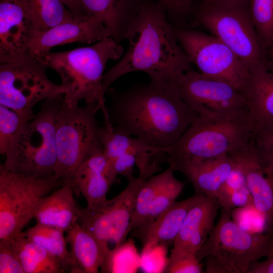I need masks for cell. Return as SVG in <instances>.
I'll return each instance as SVG.
<instances>
[{
  "mask_svg": "<svg viewBox=\"0 0 273 273\" xmlns=\"http://www.w3.org/2000/svg\"><path fill=\"white\" fill-rule=\"evenodd\" d=\"M271 233L250 232L221 209L217 223L197 252L199 261L206 260V273H247L251 265L265 256Z\"/></svg>",
  "mask_w": 273,
  "mask_h": 273,
  "instance_id": "obj_7",
  "label": "cell"
},
{
  "mask_svg": "<svg viewBox=\"0 0 273 273\" xmlns=\"http://www.w3.org/2000/svg\"><path fill=\"white\" fill-rule=\"evenodd\" d=\"M173 28L181 47L200 73L225 81L243 94L250 70L226 45L212 34Z\"/></svg>",
  "mask_w": 273,
  "mask_h": 273,
  "instance_id": "obj_11",
  "label": "cell"
},
{
  "mask_svg": "<svg viewBox=\"0 0 273 273\" xmlns=\"http://www.w3.org/2000/svg\"><path fill=\"white\" fill-rule=\"evenodd\" d=\"M25 273L65 272L59 261L46 249L21 232L12 240Z\"/></svg>",
  "mask_w": 273,
  "mask_h": 273,
  "instance_id": "obj_25",
  "label": "cell"
},
{
  "mask_svg": "<svg viewBox=\"0 0 273 273\" xmlns=\"http://www.w3.org/2000/svg\"><path fill=\"white\" fill-rule=\"evenodd\" d=\"M192 14L211 34L226 45L251 71L270 69L268 51L252 22L248 0H201Z\"/></svg>",
  "mask_w": 273,
  "mask_h": 273,
  "instance_id": "obj_5",
  "label": "cell"
},
{
  "mask_svg": "<svg viewBox=\"0 0 273 273\" xmlns=\"http://www.w3.org/2000/svg\"><path fill=\"white\" fill-rule=\"evenodd\" d=\"M229 154L244 173L254 208L263 217L266 232H273V180L264 173L252 140L247 146Z\"/></svg>",
  "mask_w": 273,
  "mask_h": 273,
  "instance_id": "obj_17",
  "label": "cell"
},
{
  "mask_svg": "<svg viewBox=\"0 0 273 273\" xmlns=\"http://www.w3.org/2000/svg\"><path fill=\"white\" fill-rule=\"evenodd\" d=\"M72 186L64 183L43 198L35 210L36 223L67 232L78 222Z\"/></svg>",
  "mask_w": 273,
  "mask_h": 273,
  "instance_id": "obj_22",
  "label": "cell"
},
{
  "mask_svg": "<svg viewBox=\"0 0 273 273\" xmlns=\"http://www.w3.org/2000/svg\"><path fill=\"white\" fill-rule=\"evenodd\" d=\"M243 95L253 133L273 123V70L261 67L251 71Z\"/></svg>",
  "mask_w": 273,
  "mask_h": 273,
  "instance_id": "obj_21",
  "label": "cell"
},
{
  "mask_svg": "<svg viewBox=\"0 0 273 273\" xmlns=\"http://www.w3.org/2000/svg\"><path fill=\"white\" fill-rule=\"evenodd\" d=\"M165 8L169 19L186 18L192 13L194 0H157Z\"/></svg>",
  "mask_w": 273,
  "mask_h": 273,
  "instance_id": "obj_38",
  "label": "cell"
},
{
  "mask_svg": "<svg viewBox=\"0 0 273 273\" xmlns=\"http://www.w3.org/2000/svg\"><path fill=\"white\" fill-rule=\"evenodd\" d=\"M99 135L103 152L110 162L131 150L157 155L161 153L140 139L114 127L108 121H104V125L100 127Z\"/></svg>",
  "mask_w": 273,
  "mask_h": 273,
  "instance_id": "obj_27",
  "label": "cell"
},
{
  "mask_svg": "<svg viewBox=\"0 0 273 273\" xmlns=\"http://www.w3.org/2000/svg\"><path fill=\"white\" fill-rule=\"evenodd\" d=\"M234 165L232 157L225 154L202 162L183 165L175 170L186 176L195 193L216 197Z\"/></svg>",
  "mask_w": 273,
  "mask_h": 273,
  "instance_id": "obj_23",
  "label": "cell"
},
{
  "mask_svg": "<svg viewBox=\"0 0 273 273\" xmlns=\"http://www.w3.org/2000/svg\"><path fill=\"white\" fill-rule=\"evenodd\" d=\"M48 67L36 56L0 63V104L16 111L26 121L34 117L38 103L64 94L62 84L52 82Z\"/></svg>",
  "mask_w": 273,
  "mask_h": 273,
  "instance_id": "obj_9",
  "label": "cell"
},
{
  "mask_svg": "<svg viewBox=\"0 0 273 273\" xmlns=\"http://www.w3.org/2000/svg\"><path fill=\"white\" fill-rule=\"evenodd\" d=\"M174 171L169 166L163 172L152 175L142 184L137 194L129 233L138 230L145 224L155 197Z\"/></svg>",
  "mask_w": 273,
  "mask_h": 273,
  "instance_id": "obj_29",
  "label": "cell"
},
{
  "mask_svg": "<svg viewBox=\"0 0 273 273\" xmlns=\"http://www.w3.org/2000/svg\"><path fill=\"white\" fill-rule=\"evenodd\" d=\"M270 69L273 70V44L268 51Z\"/></svg>",
  "mask_w": 273,
  "mask_h": 273,
  "instance_id": "obj_41",
  "label": "cell"
},
{
  "mask_svg": "<svg viewBox=\"0 0 273 273\" xmlns=\"http://www.w3.org/2000/svg\"><path fill=\"white\" fill-rule=\"evenodd\" d=\"M136 165L139 171L138 177L128 181L127 187L116 197L107 199L105 207L111 229V251L123 243L129 234L138 193L144 181L159 170L156 157L144 156Z\"/></svg>",
  "mask_w": 273,
  "mask_h": 273,
  "instance_id": "obj_13",
  "label": "cell"
},
{
  "mask_svg": "<svg viewBox=\"0 0 273 273\" xmlns=\"http://www.w3.org/2000/svg\"><path fill=\"white\" fill-rule=\"evenodd\" d=\"M184 187V183L172 173L155 197L143 225L150 223L176 202Z\"/></svg>",
  "mask_w": 273,
  "mask_h": 273,
  "instance_id": "obj_32",
  "label": "cell"
},
{
  "mask_svg": "<svg viewBox=\"0 0 273 273\" xmlns=\"http://www.w3.org/2000/svg\"><path fill=\"white\" fill-rule=\"evenodd\" d=\"M216 198L221 209L228 212L236 208L254 207L253 199L247 185L220 194Z\"/></svg>",
  "mask_w": 273,
  "mask_h": 273,
  "instance_id": "obj_34",
  "label": "cell"
},
{
  "mask_svg": "<svg viewBox=\"0 0 273 273\" xmlns=\"http://www.w3.org/2000/svg\"><path fill=\"white\" fill-rule=\"evenodd\" d=\"M178 141L166 152L170 166L202 162L229 154L249 144L253 129L249 111L223 113L204 107Z\"/></svg>",
  "mask_w": 273,
  "mask_h": 273,
  "instance_id": "obj_3",
  "label": "cell"
},
{
  "mask_svg": "<svg viewBox=\"0 0 273 273\" xmlns=\"http://www.w3.org/2000/svg\"><path fill=\"white\" fill-rule=\"evenodd\" d=\"M64 96L42 102L39 112L19 131L1 167L29 176H54L57 159L56 119Z\"/></svg>",
  "mask_w": 273,
  "mask_h": 273,
  "instance_id": "obj_6",
  "label": "cell"
},
{
  "mask_svg": "<svg viewBox=\"0 0 273 273\" xmlns=\"http://www.w3.org/2000/svg\"><path fill=\"white\" fill-rule=\"evenodd\" d=\"M27 121L13 109L0 104L1 154H6L19 131Z\"/></svg>",
  "mask_w": 273,
  "mask_h": 273,
  "instance_id": "obj_33",
  "label": "cell"
},
{
  "mask_svg": "<svg viewBox=\"0 0 273 273\" xmlns=\"http://www.w3.org/2000/svg\"><path fill=\"white\" fill-rule=\"evenodd\" d=\"M248 3L253 24L268 51L273 44V0H248Z\"/></svg>",
  "mask_w": 273,
  "mask_h": 273,
  "instance_id": "obj_30",
  "label": "cell"
},
{
  "mask_svg": "<svg viewBox=\"0 0 273 273\" xmlns=\"http://www.w3.org/2000/svg\"><path fill=\"white\" fill-rule=\"evenodd\" d=\"M61 1L72 13L74 18H80L86 16L82 11L79 0Z\"/></svg>",
  "mask_w": 273,
  "mask_h": 273,
  "instance_id": "obj_40",
  "label": "cell"
},
{
  "mask_svg": "<svg viewBox=\"0 0 273 273\" xmlns=\"http://www.w3.org/2000/svg\"><path fill=\"white\" fill-rule=\"evenodd\" d=\"M117 177L102 148L84 159L74 172L71 185L74 192L84 197L87 205H92L107 199Z\"/></svg>",
  "mask_w": 273,
  "mask_h": 273,
  "instance_id": "obj_18",
  "label": "cell"
},
{
  "mask_svg": "<svg viewBox=\"0 0 273 273\" xmlns=\"http://www.w3.org/2000/svg\"><path fill=\"white\" fill-rule=\"evenodd\" d=\"M205 195L195 193L183 200L175 202L150 223L133 232L140 240L144 249L157 245L173 244L191 208Z\"/></svg>",
  "mask_w": 273,
  "mask_h": 273,
  "instance_id": "obj_20",
  "label": "cell"
},
{
  "mask_svg": "<svg viewBox=\"0 0 273 273\" xmlns=\"http://www.w3.org/2000/svg\"><path fill=\"white\" fill-rule=\"evenodd\" d=\"M110 103L103 114L115 127L166 153L198 115L183 98L174 81L151 80L105 93Z\"/></svg>",
  "mask_w": 273,
  "mask_h": 273,
  "instance_id": "obj_1",
  "label": "cell"
},
{
  "mask_svg": "<svg viewBox=\"0 0 273 273\" xmlns=\"http://www.w3.org/2000/svg\"><path fill=\"white\" fill-rule=\"evenodd\" d=\"M174 82L183 98L195 110L202 106L223 113L249 112L243 94L225 81L191 70Z\"/></svg>",
  "mask_w": 273,
  "mask_h": 273,
  "instance_id": "obj_12",
  "label": "cell"
},
{
  "mask_svg": "<svg viewBox=\"0 0 273 273\" xmlns=\"http://www.w3.org/2000/svg\"><path fill=\"white\" fill-rule=\"evenodd\" d=\"M66 232L72 263L70 272H99L105 257L96 238L78 222Z\"/></svg>",
  "mask_w": 273,
  "mask_h": 273,
  "instance_id": "obj_24",
  "label": "cell"
},
{
  "mask_svg": "<svg viewBox=\"0 0 273 273\" xmlns=\"http://www.w3.org/2000/svg\"><path fill=\"white\" fill-rule=\"evenodd\" d=\"M0 273H25L12 240L0 241Z\"/></svg>",
  "mask_w": 273,
  "mask_h": 273,
  "instance_id": "obj_35",
  "label": "cell"
},
{
  "mask_svg": "<svg viewBox=\"0 0 273 273\" xmlns=\"http://www.w3.org/2000/svg\"><path fill=\"white\" fill-rule=\"evenodd\" d=\"M64 233L61 230L37 223L24 232L28 239L41 246L56 258L65 272H70L72 259Z\"/></svg>",
  "mask_w": 273,
  "mask_h": 273,
  "instance_id": "obj_28",
  "label": "cell"
},
{
  "mask_svg": "<svg viewBox=\"0 0 273 273\" xmlns=\"http://www.w3.org/2000/svg\"><path fill=\"white\" fill-rule=\"evenodd\" d=\"M147 0H79L86 16L103 22L110 37L119 43L126 39L138 14Z\"/></svg>",
  "mask_w": 273,
  "mask_h": 273,
  "instance_id": "obj_19",
  "label": "cell"
},
{
  "mask_svg": "<svg viewBox=\"0 0 273 273\" xmlns=\"http://www.w3.org/2000/svg\"><path fill=\"white\" fill-rule=\"evenodd\" d=\"M126 39V52L104 74L105 93L115 80L131 72H145L151 80L174 81L192 70V63L178 42L166 11L157 0L144 3Z\"/></svg>",
  "mask_w": 273,
  "mask_h": 273,
  "instance_id": "obj_2",
  "label": "cell"
},
{
  "mask_svg": "<svg viewBox=\"0 0 273 273\" xmlns=\"http://www.w3.org/2000/svg\"><path fill=\"white\" fill-rule=\"evenodd\" d=\"M219 208L217 198L209 196L191 208L173 243L167 264L183 256L196 254L214 227Z\"/></svg>",
  "mask_w": 273,
  "mask_h": 273,
  "instance_id": "obj_16",
  "label": "cell"
},
{
  "mask_svg": "<svg viewBox=\"0 0 273 273\" xmlns=\"http://www.w3.org/2000/svg\"><path fill=\"white\" fill-rule=\"evenodd\" d=\"M265 257L262 262L253 263L247 273H273V232L271 233Z\"/></svg>",
  "mask_w": 273,
  "mask_h": 273,
  "instance_id": "obj_39",
  "label": "cell"
},
{
  "mask_svg": "<svg viewBox=\"0 0 273 273\" xmlns=\"http://www.w3.org/2000/svg\"><path fill=\"white\" fill-rule=\"evenodd\" d=\"M166 272L169 273H201L202 265L196 255L188 254L167 264Z\"/></svg>",
  "mask_w": 273,
  "mask_h": 273,
  "instance_id": "obj_37",
  "label": "cell"
},
{
  "mask_svg": "<svg viewBox=\"0 0 273 273\" xmlns=\"http://www.w3.org/2000/svg\"><path fill=\"white\" fill-rule=\"evenodd\" d=\"M98 111L87 105L69 103L64 96L56 119L55 178L71 185L74 172L84 159L102 148L96 116Z\"/></svg>",
  "mask_w": 273,
  "mask_h": 273,
  "instance_id": "obj_8",
  "label": "cell"
},
{
  "mask_svg": "<svg viewBox=\"0 0 273 273\" xmlns=\"http://www.w3.org/2000/svg\"><path fill=\"white\" fill-rule=\"evenodd\" d=\"M144 152L136 150L129 151L110 161L114 173L124 176L128 181L135 178L133 174L138 156Z\"/></svg>",
  "mask_w": 273,
  "mask_h": 273,
  "instance_id": "obj_36",
  "label": "cell"
},
{
  "mask_svg": "<svg viewBox=\"0 0 273 273\" xmlns=\"http://www.w3.org/2000/svg\"><path fill=\"white\" fill-rule=\"evenodd\" d=\"M34 32L19 0H0V63L29 55Z\"/></svg>",
  "mask_w": 273,
  "mask_h": 273,
  "instance_id": "obj_15",
  "label": "cell"
},
{
  "mask_svg": "<svg viewBox=\"0 0 273 273\" xmlns=\"http://www.w3.org/2000/svg\"><path fill=\"white\" fill-rule=\"evenodd\" d=\"M252 143L264 173L273 180V123L253 132Z\"/></svg>",
  "mask_w": 273,
  "mask_h": 273,
  "instance_id": "obj_31",
  "label": "cell"
},
{
  "mask_svg": "<svg viewBox=\"0 0 273 273\" xmlns=\"http://www.w3.org/2000/svg\"><path fill=\"white\" fill-rule=\"evenodd\" d=\"M109 37V31L99 17L73 18L44 31L34 33L29 44V52L39 57L59 45L73 42L89 44Z\"/></svg>",
  "mask_w": 273,
  "mask_h": 273,
  "instance_id": "obj_14",
  "label": "cell"
},
{
  "mask_svg": "<svg viewBox=\"0 0 273 273\" xmlns=\"http://www.w3.org/2000/svg\"><path fill=\"white\" fill-rule=\"evenodd\" d=\"M64 183L0 169V241L13 240L34 217L41 199Z\"/></svg>",
  "mask_w": 273,
  "mask_h": 273,
  "instance_id": "obj_10",
  "label": "cell"
},
{
  "mask_svg": "<svg viewBox=\"0 0 273 273\" xmlns=\"http://www.w3.org/2000/svg\"><path fill=\"white\" fill-rule=\"evenodd\" d=\"M203 1H209V0H203Z\"/></svg>",
  "mask_w": 273,
  "mask_h": 273,
  "instance_id": "obj_42",
  "label": "cell"
},
{
  "mask_svg": "<svg viewBox=\"0 0 273 273\" xmlns=\"http://www.w3.org/2000/svg\"><path fill=\"white\" fill-rule=\"evenodd\" d=\"M123 54L122 46L109 37L89 46L37 57L59 75L67 102L78 104L83 100L85 105L103 111L106 108L103 87L106 65Z\"/></svg>",
  "mask_w": 273,
  "mask_h": 273,
  "instance_id": "obj_4",
  "label": "cell"
},
{
  "mask_svg": "<svg viewBox=\"0 0 273 273\" xmlns=\"http://www.w3.org/2000/svg\"><path fill=\"white\" fill-rule=\"evenodd\" d=\"M35 32L44 31L74 18L61 0H19Z\"/></svg>",
  "mask_w": 273,
  "mask_h": 273,
  "instance_id": "obj_26",
  "label": "cell"
}]
</instances>
